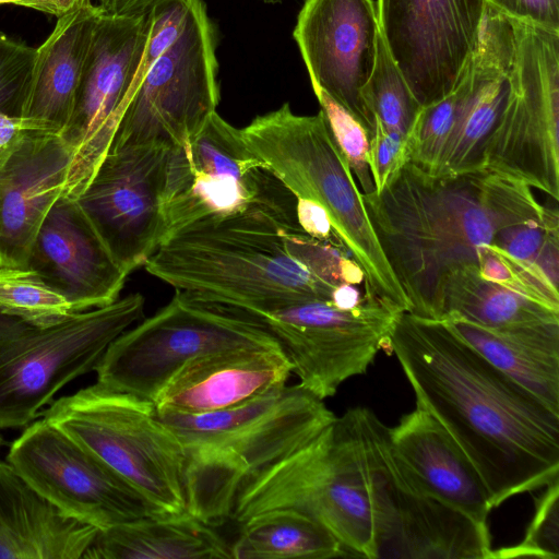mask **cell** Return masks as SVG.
<instances>
[{
  "label": "cell",
  "mask_w": 559,
  "mask_h": 559,
  "mask_svg": "<svg viewBox=\"0 0 559 559\" xmlns=\"http://www.w3.org/2000/svg\"><path fill=\"white\" fill-rule=\"evenodd\" d=\"M296 215L299 226L306 234L346 250L326 212L320 205L309 200L296 199Z\"/></svg>",
  "instance_id": "38"
},
{
  "label": "cell",
  "mask_w": 559,
  "mask_h": 559,
  "mask_svg": "<svg viewBox=\"0 0 559 559\" xmlns=\"http://www.w3.org/2000/svg\"><path fill=\"white\" fill-rule=\"evenodd\" d=\"M170 146H111L75 199L129 274L165 239L163 197Z\"/></svg>",
  "instance_id": "17"
},
{
  "label": "cell",
  "mask_w": 559,
  "mask_h": 559,
  "mask_svg": "<svg viewBox=\"0 0 559 559\" xmlns=\"http://www.w3.org/2000/svg\"><path fill=\"white\" fill-rule=\"evenodd\" d=\"M5 441L3 437L0 435V449L4 445Z\"/></svg>",
  "instance_id": "43"
},
{
  "label": "cell",
  "mask_w": 559,
  "mask_h": 559,
  "mask_svg": "<svg viewBox=\"0 0 559 559\" xmlns=\"http://www.w3.org/2000/svg\"><path fill=\"white\" fill-rule=\"evenodd\" d=\"M330 132L344 155L362 193L374 191L369 169V134L366 128L347 110L323 92H314Z\"/></svg>",
  "instance_id": "34"
},
{
  "label": "cell",
  "mask_w": 559,
  "mask_h": 559,
  "mask_svg": "<svg viewBox=\"0 0 559 559\" xmlns=\"http://www.w3.org/2000/svg\"><path fill=\"white\" fill-rule=\"evenodd\" d=\"M559 558V478L545 486L525 536L518 545L491 549L489 559Z\"/></svg>",
  "instance_id": "33"
},
{
  "label": "cell",
  "mask_w": 559,
  "mask_h": 559,
  "mask_svg": "<svg viewBox=\"0 0 559 559\" xmlns=\"http://www.w3.org/2000/svg\"><path fill=\"white\" fill-rule=\"evenodd\" d=\"M103 13L91 2L58 17L51 34L36 49L24 118L46 131L61 133L69 121L93 33Z\"/></svg>",
  "instance_id": "26"
},
{
  "label": "cell",
  "mask_w": 559,
  "mask_h": 559,
  "mask_svg": "<svg viewBox=\"0 0 559 559\" xmlns=\"http://www.w3.org/2000/svg\"><path fill=\"white\" fill-rule=\"evenodd\" d=\"M241 132L250 148L296 199L314 202L326 212L346 250L364 272V295L400 311H409V302L372 228L362 192L323 112L296 115L285 103L255 117Z\"/></svg>",
  "instance_id": "6"
},
{
  "label": "cell",
  "mask_w": 559,
  "mask_h": 559,
  "mask_svg": "<svg viewBox=\"0 0 559 559\" xmlns=\"http://www.w3.org/2000/svg\"><path fill=\"white\" fill-rule=\"evenodd\" d=\"M151 29V10L103 13L60 135L73 150L64 194L76 199L109 151L135 83Z\"/></svg>",
  "instance_id": "14"
},
{
  "label": "cell",
  "mask_w": 559,
  "mask_h": 559,
  "mask_svg": "<svg viewBox=\"0 0 559 559\" xmlns=\"http://www.w3.org/2000/svg\"><path fill=\"white\" fill-rule=\"evenodd\" d=\"M306 513L343 549L376 559L391 514L389 427L354 407L310 442L240 478L221 521L241 523L272 509Z\"/></svg>",
  "instance_id": "4"
},
{
  "label": "cell",
  "mask_w": 559,
  "mask_h": 559,
  "mask_svg": "<svg viewBox=\"0 0 559 559\" xmlns=\"http://www.w3.org/2000/svg\"><path fill=\"white\" fill-rule=\"evenodd\" d=\"M97 532L0 461V559H80Z\"/></svg>",
  "instance_id": "25"
},
{
  "label": "cell",
  "mask_w": 559,
  "mask_h": 559,
  "mask_svg": "<svg viewBox=\"0 0 559 559\" xmlns=\"http://www.w3.org/2000/svg\"><path fill=\"white\" fill-rule=\"evenodd\" d=\"M486 0H378L384 45L425 107L460 82L479 36Z\"/></svg>",
  "instance_id": "16"
},
{
  "label": "cell",
  "mask_w": 559,
  "mask_h": 559,
  "mask_svg": "<svg viewBox=\"0 0 559 559\" xmlns=\"http://www.w3.org/2000/svg\"><path fill=\"white\" fill-rule=\"evenodd\" d=\"M7 461L64 513L105 530L168 515L64 431L40 419L13 441Z\"/></svg>",
  "instance_id": "15"
},
{
  "label": "cell",
  "mask_w": 559,
  "mask_h": 559,
  "mask_svg": "<svg viewBox=\"0 0 559 559\" xmlns=\"http://www.w3.org/2000/svg\"><path fill=\"white\" fill-rule=\"evenodd\" d=\"M389 441L394 462L412 489L488 525L493 506L484 479L430 413L416 406L389 427Z\"/></svg>",
  "instance_id": "22"
},
{
  "label": "cell",
  "mask_w": 559,
  "mask_h": 559,
  "mask_svg": "<svg viewBox=\"0 0 559 559\" xmlns=\"http://www.w3.org/2000/svg\"><path fill=\"white\" fill-rule=\"evenodd\" d=\"M362 96L374 121L408 138L423 106L395 66L381 34L376 66Z\"/></svg>",
  "instance_id": "31"
},
{
  "label": "cell",
  "mask_w": 559,
  "mask_h": 559,
  "mask_svg": "<svg viewBox=\"0 0 559 559\" xmlns=\"http://www.w3.org/2000/svg\"><path fill=\"white\" fill-rule=\"evenodd\" d=\"M496 368L559 415V323L489 329L442 319Z\"/></svg>",
  "instance_id": "27"
},
{
  "label": "cell",
  "mask_w": 559,
  "mask_h": 559,
  "mask_svg": "<svg viewBox=\"0 0 559 559\" xmlns=\"http://www.w3.org/2000/svg\"><path fill=\"white\" fill-rule=\"evenodd\" d=\"M362 200L408 312L435 320L442 319L451 272L476 266L484 243L496 246L502 229L545 211L516 178L485 168L430 176L411 163Z\"/></svg>",
  "instance_id": "2"
},
{
  "label": "cell",
  "mask_w": 559,
  "mask_h": 559,
  "mask_svg": "<svg viewBox=\"0 0 559 559\" xmlns=\"http://www.w3.org/2000/svg\"><path fill=\"white\" fill-rule=\"evenodd\" d=\"M36 49L0 32V114L23 117Z\"/></svg>",
  "instance_id": "35"
},
{
  "label": "cell",
  "mask_w": 559,
  "mask_h": 559,
  "mask_svg": "<svg viewBox=\"0 0 559 559\" xmlns=\"http://www.w3.org/2000/svg\"><path fill=\"white\" fill-rule=\"evenodd\" d=\"M451 317L489 329L559 323L558 309L483 278L474 265L454 270L444 282L442 319Z\"/></svg>",
  "instance_id": "29"
},
{
  "label": "cell",
  "mask_w": 559,
  "mask_h": 559,
  "mask_svg": "<svg viewBox=\"0 0 559 559\" xmlns=\"http://www.w3.org/2000/svg\"><path fill=\"white\" fill-rule=\"evenodd\" d=\"M50 9V14L55 15L57 19L72 12L79 8H82L88 3L91 0H47Z\"/></svg>",
  "instance_id": "41"
},
{
  "label": "cell",
  "mask_w": 559,
  "mask_h": 559,
  "mask_svg": "<svg viewBox=\"0 0 559 559\" xmlns=\"http://www.w3.org/2000/svg\"><path fill=\"white\" fill-rule=\"evenodd\" d=\"M368 162L374 192H380L389 179L407 163V138L388 131L374 121L369 134Z\"/></svg>",
  "instance_id": "36"
},
{
  "label": "cell",
  "mask_w": 559,
  "mask_h": 559,
  "mask_svg": "<svg viewBox=\"0 0 559 559\" xmlns=\"http://www.w3.org/2000/svg\"><path fill=\"white\" fill-rule=\"evenodd\" d=\"M390 498V523L377 559H489L492 548L488 525L412 489L392 452Z\"/></svg>",
  "instance_id": "24"
},
{
  "label": "cell",
  "mask_w": 559,
  "mask_h": 559,
  "mask_svg": "<svg viewBox=\"0 0 559 559\" xmlns=\"http://www.w3.org/2000/svg\"><path fill=\"white\" fill-rule=\"evenodd\" d=\"M323 243L301 229L296 203L263 204L181 228L143 266L176 290L251 317L300 300L334 302L340 286L320 272Z\"/></svg>",
  "instance_id": "3"
},
{
  "label": "cell",
  "mask_w": 559,
  "mask_h": 559,
  "mask_svg": "<svg viewBox=\"0 0 559 559\" xmlns=\"http://www.w3.org/2000/svg\"><path fill=\"white\" fill-rule=\"evenodd\" d=\"M144 306L134 293L49 324L0 311V429L28 426L63 386L94 371Z\"/></svg>",
  "instance_id": "7"
},
{
  "label": "cell",
  "mask_w": 559,
  "mask_h": 559,
  "mask_svg": "<svg viewBox=\"0 0 559 559\" xmlns=\"http://www.w3.org/2000/svg\"><path fill=\"white\" fill-rule=\"evenodd\" d=\"M28 131H46L38 123L24 118L0 114V155L15 140ZM49 132V131H48Z\"/></svg>",
  "instance_id": "39"
},
{
  "label": "cell",
  "mask_w": 559,
  "mask_h": 559,
  "mask_svg": "<svg viewBox=\"0 0 559 559\" xmlns=\"http://www.w3.org/2000/svg\"><path fill=\"white\" fill-rule=\"evenodd\" d=\"M380 27L373 0H306L294 38L313 92H323L370 134L374 117L362 91L378 56Z\"/></svg>",
  "instance_id": "18"
},
{
  "label": "cell",
  "mask_w": 559,
  "mask_h": 559,
  "mask_svg": "<svg viewBox=\"0 0 559 559\" xmlns=\"http://www.w3.org/2000/svg\"><path fill=\"white\" fill-rule=\"evenodd\" d=\"M399 312L366 297L353 307L323 299L300 300L243 318L274 337L298 384L324 401L344 381L364 374L385 349Z\"/></svg>",
  "instance_id": "13"
},
{
  "label": "cell",
  "mask_w": 559,
  "mask_h": 559,
  "mask_svg": "<svg viewBox=\"0 0 559 559\" xmlns=\"http://www.w3.org/2000/svg\"><path fill=\"white\" fill-rule=\"evenodd\" d=\"M215 50L206 8L192 0L180 33L144 73L111 146L171 147L197 132L219 99Z\"/></svg>",
  "instance_id": "12"
},
{
  "label": "cell",
  "mask_w": 559,
  "mask_h": 559,
  "mask_svg": "<svg viewBox=\"0 0 559 559\" xmlns=\"http://www.w3.org/2000/svg\"><path fill=\"white\" fill-rule=\"evenodd\" d=\"M295 200L250 148L241 129L215 111L169 150L163 197L165 239L203 219Z\"/></svg>",
  "instance_id": "10"
},
{
  "label": "cell",
  "mask_w": 559,
  "mask_h": 559,
  "mask_svg": "<svg viewBox=\"0 0 559 559\" xmlns=\"http://www.w3.org/2000/svg\"><path fill=\"white\" fill-rule=\"evenodd\" d=\"M509 17L559 33V0H486Z\"/></svg>",
  "instance_id": "37"
},
{
  "label": "cell",
  "mask_w": 559,
  "mask_h": 559,
  "mask_svg": "<svg viewBox=\"0 0 559 559\" xmlns=\"http://www.w3.org/2000/svg\"><path fill=\"white\" fill-rule=\"evenodd\" d=\"M156 414L185 452L187 511L210 524L221 521L240 478L310 442L336 418L323 400L286 383L223 411Z\"/></svg>",
  "instance_id": "5"
},
{
  "label": "cell",
  "mask_w": 559,
  "mask_h": 559,
  "mask_svg": "<svg viewBox=\"0 0 559 559\" xmlns=\"http://www.w3.org/2000/svg\"><path fill=\"white\" fill-rule=\"evenodd\" d=\"M1 3H13L50 14L47 0H0Z\"/></svg>",
  "instance_id": "42"
},
{
  "label": "cell",
  "mask_w": 559,
  "mask_h": 559,
  "mask_svg": "<svg viewBox=\"0 0 559 559\" xmlns=\"http://www.w3.org/2000/svg\"><path fill=\"white\" fill-rule=\"evenodd\" d=\"M72 157L48 131L25 132L0 155V266L25 267L38 228L64 194Z\"/></svg>",
  "instance_id": "20"
},
{
  "label": "cell",
  "mask_w": 559,
  "mask_h": 559,
  "mask_svg": "<svg viewBox=\"0 0 559 559\" xmlns=\"http://www.w3.org/2000/svg\"><path fill=\"white\" fill-rule=\"evenodd\" d=\"M230 551L235 559H330L345 554L324 525L288 508L267 510L241 522Z\"/></svg>",
  "instance_id": "30"
},
{
  "label": "cell",
  "mask_w": 559,
  "mask_h": 559,
  "mask_svg": "<svg viewBox=\"0 0 559 559\" xmlns=\"http://www.w3.org/2000/svg\"><path fill=\"white\" fill-rule=\"evenodd\" d=\"M513 22L511 95L486 144L483 168L516 178L558 201L559 33Z\"/></svg>",
  "instance_id": "11"
},
{
  "label": "cell",
  "mask_w": 559,
  "mask_h": 559,
  "mask_svg": "<svg viewBox=\"0 0 559 559\" xmlns=\"http://www.w3.org/2000/svg\"><path fill=\"white\" fill-rule=\"evenodd\" d=\"M515 39L513 20L487 3L476 48L461 78L457 120L436 176L483 168L486 144L511 95Z\"/></svg>",
  "instance_id": "21"
},
{
  "label": "cell",
  "mask_w": 559,
  "mask_h": 559,
  "mask_svg": "<svg viewBox=\"0 0 559 559\" xmlns=\"http://www.w3.org/2000/svg\"><path fill=\"white\" fill-rule=\"evenodd\" d=\"M159 0H98V7L105 14L123 15L148 10Z\"/></svg>",
  "instance_id": "40"
},
{
  "label": "cell",
  "mask_w": 559,
  "mask_h": 559,
  "mask_svg": "<svg viewBox=\"0 0 559 559\" xmlns=\"http://www.w3.org/2000/svg\"><path fill=\"white\" fill-rule=\"evenodd\" d=\"M41 416L96 454L163 513H188L185 452L152 401L96 382L53 401Z\"/></svg>",
  "instance_id": "8"
},
{
  "label": "cell",
  "mask_w": 559,
  "mask_h": 559,
  "mask_svg": "<svg viewBox=\"0 0 559 559\" xmlns=\"http://www.w3.org/2000/svg\"><path fill=\"white\" fill-rule=\"evenodd\" d=\"M0 311L39 324L57 322L74 312L32 270L11 266H0Z\"/></svg>",
  "instance_id": "32"
},
{
  "label": "cell",
  "mask_w": 559,
  "mask_h": 559,
  "mask_svg": "<svg viewBox=\"0 0 559 559\" xmlns=\"http://www.w3.org/2000/svg\"><path fill=\"white\" fill-rule=\"evenodd\" d=\"M280 347L260 324L176 290L170 301L106 349L97 382L153 403L190 360L227 349Z\"/></svg>",
  "instance_id": "9"
},
{
  "label": "cell",
  "mask_w": 559,
  "mask_h": 559,
  "mask_svg": "<svg viewBox=\"0 0 559 559\" xmlns=\"http://www.w3.org/2000/svg\"><path fill=\"white\" fill-rule=\"evenodd\" d=\"M230 546L189 513L141 518L98 530L83 559H223Z\"/></svg>",
  "instance_id": "28"
},
{
  "label": "cell",
  "mask_w": 559,
  "mask_h": 559,
  "mask_svg": "<svg viewBox=\"0 0 559 559\" xmlns=\"http://www.w3.org/2000/svg\"><path fill=\"white\" fill-rule=\"evenodd\" d=\"M292 373L281 347H243L188 361L160 391L159 411L205 414L243 404L285 384Z\"/></svg>",
  "instance_id": "23"
},
{
  "label": "cell",
  "mask_w": 559,
  "mask_h": 559,
  "mask_svg": "<svg viewBox=\"0 0 559 559\" xmlns=\"http://www.w3.org/2000/svg\"><path fill=\"white\" fill-rule=\"evenodd\" d=\"M25 269L60 294L73 311L114 302L129 275L78 201L66 194L55 202L38 228Z\"/></svg>",
  "instance_id": "19"
},
{
  "label": "cell",
  "mask_w": 559,
  "mask_h": 559,
  "mask_svg": "<svg viewBox=\"0 0 559 559\" xmlns=\"http://www.w3.org/2000/svg\"><path fill=\"white\" fill-rule=\"evenodd\" d=\"M385 349L416 406L455 439L484 479L493 508L559 476V415L489 362L443 320L397 313Z\"/></svg>",
  "instance_id": "1"
}]
</instances>
